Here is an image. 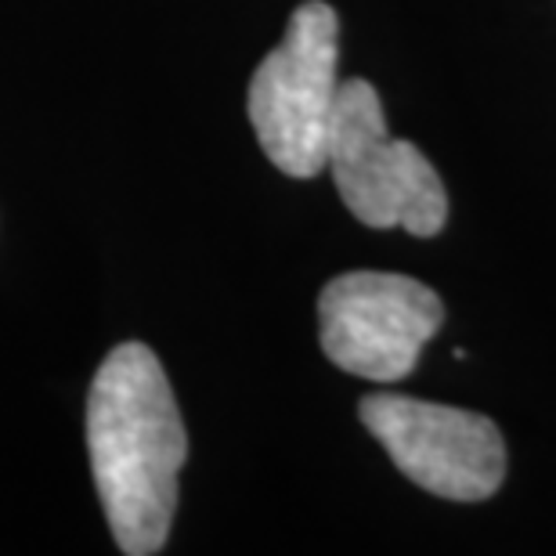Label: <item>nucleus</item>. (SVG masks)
Returning <instances> with one entry per match:
<instances>
[{"instance_id":"nucleus-4","label":"nucleus","mask_w":556,"mask_h":556,"mask_svg":"<svg viewBox=\"0 0 556 556\" xmlns=\"http://www.w3.org/2000/svg\"><path fill=\"white\" fill-rule=\"evenodd\" d=\"M441 321V296L408 275L348 271L332 278L318 296V337L326 358L376 383L405 380Z\"/></svg>"},{"instance_id":"nucleus-2","label":"nucleus","mask_w":556,"mask_h":556,"mask_svg":"<svg viewBox=\"0 0 556 556\" xmlns=\"http://www.w3.org/2000/svg\"><path fill=\"white\" fill-rule=\"evenodd\" d=\"M326 170L343 206L369 228H405L430 239L448 220V195L433 163L413 141L391 138L380 94L362 76L340 84Z\"/></svg>"},{"instance_id":"nucleus-1","label":"nucleus","mask_w":556,"mask_h":556,"mask_svg":"<svg viewBox=\"0 0 556 556\" xmlns=\"http://www.w3.org/2000/svg\"><path fill=\"white\" fill-rule=\"evenodd\" d=\"M87 452L119 553H160L174 525L188 433L160 358L138 340L98 365L87 394Z\"/></svg>"},{"instance_id":"nucleus-5","label":"nucleus","mask_w":556,"mask_h":556,"mask_svg":"<svg viewBox=\"0 0 556 556\" xmlns=\"http://www.w3.org/2000/svg\"><path fill=\"white\" fill-rule=\"evenodd\" d=\"M362 427L422 492L452 503H484L506 477V441L481 413L405 394L365 397Z\"/></svg>"},{"instance_id":"nucleus-3","label":"nucleus","mask_w":556,"mask_h":556,"mask_svg":"<svg viewBox=\"0 0 556 556\" xmlns=\"http://www.w3.org/2000/svg\"><path fill=\"white\" fill-rule=\"evenodd\" d=\"M340 18L326 0L289 15L282 43L257 65L247 113L264 155L289 177L326 170L329 127L340 94Z\"/></svg>"}]
</instances>
